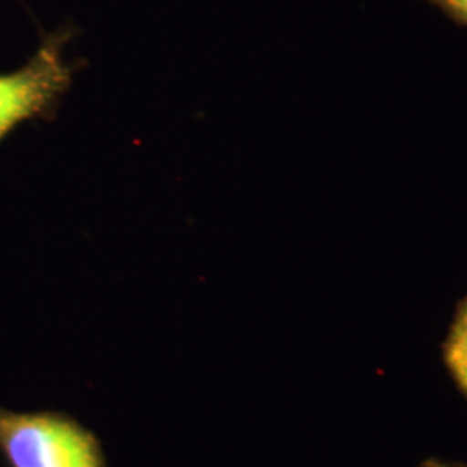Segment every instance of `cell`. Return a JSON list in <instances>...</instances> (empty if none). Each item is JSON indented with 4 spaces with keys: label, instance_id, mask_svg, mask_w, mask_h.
Instances as JSON below:
<instances>
[{
    "label": "cell",
    "instance_id": "cell-2",
    "mask_svg": "<svg viewBox=\"0 0 467 467\" xmlns=\"http://www.w3.org/2000/svg\"><path fill=\"white\" fill-rule=\"evenodd\" d=\"M65 38L52 35L34 57L13 73L0 75V142L17 125L47 117L71 84V69L63 59Z\"/></svg>",
    "mask_w": 467,
    "mask_h": 467
},
{
    "label": "cell",
    "instance_id": "cell-3",
    "mask_svg": "<svg viewBox=\"0 0 467 467\" xmlns=\"http://www.w3.org/2000/svg\"><path fill=\"white\" fill-rule=\"evenodd\" d=\"M445 366L457 388L467 397V300L453 318L451 333L443 347Z\"/></svg>",
    "mask_w": 467,
    "mask_h": 467
},
{
    "label": "cell",
    "instance_id": "cell-5",
    "mask_svg": "<svg viewBox=\"0 0 467 467\" xmlns=\"http://www.w3.org/2000/svg\"><path fill=\"white\" fill-rule=\"evenodd\" d=\"M420 467H467L464 462H451V461H441V459H428Z\"/></svg>",
    "mask_w": 467,
    "mask_h": 467
},
{
    "label": "cell",
    "instance_id": "cell-1",
    "mask_svg": "<svg viewBox=\"0 0 467 467\" xmlns=\"http://www.w3.org/2000/svg\"><path fill=\"white\" fill-rule=\"evenodd\" d=\"M0 451L13 467H102L84 430L47 414L0 410Z\"/></svg>",
    "mask_w": 467,
    "mask_h": 467
},
{
    "label": "cell",
    "instance_id": "cell-4",
    "mask_svg": "<svg viewBox=\"0 0 467 467\" xmlns=\"http://www.w3.org/2000/svg\"><path fill=\"white\" fill-rule=\"evenodd\" d=\"M431 2L467 23V0H431Z\"/></svg>",
    "mask_w": 467,
    "mask_h": 467
}]
</instances>
